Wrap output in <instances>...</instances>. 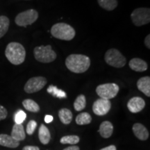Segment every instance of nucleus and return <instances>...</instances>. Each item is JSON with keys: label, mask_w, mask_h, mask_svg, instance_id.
I'll return each mask as SVG.
<instances>
[{"label": "nucleus", "mask_w": 150, "mask_h": 150, "mask_svg": "<svg viewBox=\"0 0 150 150\" xmlns=\"http://www.w3.org/2000/svg\"><path fill=\"white\" fill-rule=\"evenodd\" d=\"M99 150H117V149H116V147L115 145H112L108 146V147H106L102 148V149H101Z\"/></svg>", "instance_id": "34"}, {"label": "nucleus", "mask_w": 150, "mask_h": 150, "mask_svg": "<svg viewBox=\"0 0 150 150\" xmlns=\"http://www.w3.org/2000/svg\"><path fill=\"white\" fill-rule=\"evenodd\" d=\"M38 18V13L34 9H29L19 13L15 19V22L20 27H27L34 23Z\"/></svg>", "instance_id": "7"}, {"label": "nucleus", "mask_w": 150, "mask_h": 150, "mask_svg": "<svg viewBox=\"0 0 150 150\" xmlns=\"http://www.w3.org/2000/svg\"><path fill=\"white\" fill-rule=\"evenodd\" d=\"M86 99L84 95H80L76 97L74 102V108L76 111H81L86 108Z\"/></svg>", "instance_id": "24"}, {"label": "nucleus", "mask_w": 150, "mask_h": 150, "mask_svg": "<svg viewBox=\"0 0 150 150\" xmlns=\"http://www.w3.org/2000/svg\"><path fill=\"white\" fill-rule=\"evenodd\" d=\"M129 65L131 70L139 72H145L148 68L147 63L145 61L138 58H134L131 59L129 61Z\"/></svg>", "instance_id": "13"}, {"label": "nucleus", "mask_w": 150, "mask_h": 150, "mask_svg": "<svg viewBox=\"0 0 150 150\" xmlns=\"http://www.w3.org/2000/svg\"><path fill=\"white\" fill-rule=\"evenodd\" d=\"M22 150H40V148L37 146H25L23 147Z\"/></svg>", "instance_id": "30"}, {"label": "nucleus", "mask_w": 150, "mask_h": 150, "mask_svg": "<svg viewBox=\"0 0 150 150\" xmlns=\"http://www.w3.org/2000/svg\"><path fill=\"white\" fill-rule=\"evenodd\" d=\"M11 136L18 142L25 139L26 134L23 125L22 124H15L13 127Z\"/></svg>", "instance_id": "14"}, {"label": "nucleus", "mask_w": 150, "mask_h": 150, "mask_svg": "<svg viewBox=\"0 0 150 150\" xmlns=\"http://www.w3.org/2000/svg\"><path fill=\"white\" fill-rule=\"evenodd\" d=\"M33 54L36 61L43 63L53 62L57 57V54L52 50L51 45L36 47L33 50Z\"/></svg>", "instance_id": "4"}, {"label": "nucleus", "mask_w": 150, "mask_h": 150, "mask_svg": "<svg viewBox=\"0 0 150 150\" xmlns=\"http://www.w3.org/2000/svg\"><path fill=\"white\" fill-rule=\"evenodd\" d=\"M145 46L148 49H150V35H147L145 39Z\"/></svg>", "instance_id": "32"}, {"label": "nucleus", "mask_w": 150, "mask_h": 150, "mask_svg": "<svg viewBox=\"0 0 150 150\" xmlns=\"http://www.w3.org/2000/svg\"><path fill=\"white\" fill-rule=\"evenodd\" d=\"M10 20L5 16H0V38H2L8 30Z\"/></svg>", "instance_id": "23"}, {"label": "nucleus", "mask_w": 150, "mask_h": 150, "mask_svg": "<svg viewBox=\"0 0 150 150\" xmlns=\"http://www.w3.org/2000/svg\"><path fill=\"white\" fill-rule=\"evenodd\" d=\"M22 105L26 110H29L30 112H38L40 110V106L35 101L31 99H24L22 102Z\"/></svg>", "instance_id": "20"}, {"label": "nucleus", "mask_w": 150, "mask_h": 150, "mask_svg": "<svg viewBox=\"0 0 150 150\" xmlns=\"http://www.w3.org/2000/svg\"><path fill=\"white\" fill-rule=\"evenodd\" d=\"M97 1L102 8L108 11L114 10L118 4L117 0H97Z\"/></svg>", "instance_id": "21"}, {"label": "nucleus", "mask_w": 150, "mask_h": 150, "mask_svg": "<svg viewBox=\"0 0 150 150\" xmlns=\"http://www.w3.org/2000/svg\"><path fill=\"white\" fill-rule=\"evenodd\" d=\"M120 91L119 86L116 83H104L98 86L96 88L97 95L102 99H109L114 98Z\"/></svg>", "instance_id": "6"}, {"label": "nucleus", "mask_w": 150, "mask_h": 150, "mask_svg": "<svg viewBox=\"0 0 150 150\" xmlns=\"http://www.w3.org/2000/svg\"><path fill=\"white\" fill-rule=\"evenodd\" d=\"M37 127V122L35 120H30L27 125V133L31 136L33 134Z\"/></svg>", "instance_id": "28"}, {"label": "nucleus", "mask_w": 150, "mask_h": 150, "mask_svg": "<svg viewBox=\"0 0 150 150\" xmlns=\"http://www.w3.org/2000/svg\"><path fill=\"white\" fill-rule=\"evenodd\" d=\"M38 138L43 145H47L51 140V134L45 125H41L38 130Z\"/></svg>", "instance_id": "18"}, {"label": "nucleus", "mask_w": 150, "mask_h": 150, "mask_svg": "<svg viewBox=\"0 0 150 150\" xmlns=\"http://www.w3.org/2000/svg\"><path fill=\"white\" fill-rule=\"evenodd\" d=\"M47 83L45 77L43 76H35L29 79L24 86V90L27 93H34L40 91L45 86Z\"/></svg>", "instance_id": "9"}, {"label": "nucleus", "mask_w": 150, "mask_h": 150, "mask_svg": "<svg viewBox=\"0 0 150 150\" xmlns=\"http://www.w3.org/2000/svg\"><path fill=\"white\" fill-rule=\"evenodd\" d=\"M59 117L61 122L64 125H69L72 120V112L67 108H61L59 111Z\"/></svg>", "instance_id": "19"}, {"label": "nucleus", "mask_w": 150, "mask_h": 150, "mask_svg": "<svg viewBox=\"0 0 150 150\" xmlns=\"http://www.w3.org/2000/svg\"><path fill=\"white\" fill-rule=\"evenodd\" d=\"M145 102L140 97H134L130 99L127 103V108L133 113L139 112L145 108Z\"/></svg>", "instance_id": "11"}, {"label": "nucleus", "mask_w": 150, "mask_h": 150, "mask_svg": "<svg viewBox=\"0 0 150 150\" xmlns=\"http://www.w3.org/2000/svg\"><path fill=\"white\" fill-rule=\"evenodd\" d=\"M53 120H54L53 116L50 115H45V122L46 123L52 122L53 121Z\"/></svg>", "instance_id": "31"}, {"label": "nucleus", "mask_w": 150, "mask_h": 150, "mask_svg": "<svg viewBox=\"0 0 150 150\" xmlns=\"http://www.w3.org/2000/svg\"><path fill=\"white\" fill-rule=\"evenodd\" d=\"M7 115H8L7 110L3 106L0 105V121L6 119L7 117Z\"/></svg>", "instance_id": "29"}, {"label": "nucleus", "mask_w": 150, "mask_h": 150, "mask_svg": "<svg viewBox=\"0 0 150 150\" xmlns=\"http://www.w3.org/2000/svg\"><path fill=\"white\" fill-rule=\"evenodd\" d=\"M131 18L136 27L147 24L150 22V9L149 8H136L131 13Z\"/></svg>", "instance_id": "8"}, {"label": "nucleus", "mask_w": 150, "mask_h": 150, "mask_svg": "<svg viewBox=\"0 0 150 150\" xmlns=\"http://www.w3.org/2000/svg\"><path fill=\"white\" fill-rule=\"evenodd\" d=\"M137 87L140 92L144 93L146 96L150 97V77L144 76L137 81Z\"/></svg>", "instance_id": "16"}, {"label": "nucleus", "mask_w": 150, "mask_h": 150, "mask_svg": "<svg viewBox=\"0 0 150 150\" xmlns=\"http://www.w3.org/2000/svg\"><path fill=\"white\" fill-rule=\"evenodd\" d=\"M80 138L78 136H75V135H72V136H65L62 137L60 140V142L63 145H66V144H70V145H75L77 144L79 142Z\"/></svg>", "instance_id": "26"}, {"label": "nucleus", "mask_w": 150, "mask_h": 150, "mask_svg": "<svg viewBox=\"0 0 150 150\" xmlns=\"http://www.w3.org/2000/svg\"><path fill=\"white\" fill-rule=\"evenodd\" d=\"M26 117H27V114L25 113V112H24L22 110H18L15 115V122L16 124H22L25 120Z\"/></svg>", "instance_id": "27"}, {"label": "nucleus", "mask_w": 150, "mask_h": 150, "mask_svg": "<svg viewBox=\"0 0 150 150\" xmlns=\"http://www.w3.org/2000/svg\"><path fill=\"white\" fill-rule=\"evenodd\" d=\"M0 145L9 148H16L20 145V142L13 139L9 135L0 134Z\"/></svg>", "instance_id": "17"}, {"label": "nucleus", "mask_w": 150, "mask_h": 150, "mask_svg": "<svg viewBox=\"0 0 150 150\" xmlns=\"http://www.w3.org/2000/svg\"><path fill=\"white\" fill-rule=\"evenodd\" d=\"M111 108V102L108 99H98L93 103V110L95 115L99 116L105 115L109 112Z\"/></svg>", "instance_id": "10"}, {"label": "nucleus", "mask_w": 150, "mask_h": 150, "mask_svg": "<svg viewBox=\"0 0 150 150\" xmlns=\"http://www.w3.org/2000/svg\"><path fill=\"white\" fill-rule=\"evenodd\" d=\"M98 132L104 138H108L113 132V125L109 121H104L99 126Z\"/></svg>", "instance_id": "15"}, {"label": "nucleus", "mask_w": 150, "mask_h": 150, "mask_svg": "<svg viewBox=\"0 0 150 150\" xmlns=\"http://www.w3.org/2000/svg\"><path fill=\"white\" fill-rule=\"evenodd\" d=\"M51 33L53 37L62 40H71L74 38L76 31L74 28L69 24L63 23H57L52 26Z\"/></svg>", "instance_id": "3"}, {"label": "nucleus", "mask_w": 150, "mask_h": 150, "mask_svg": "<svg viewBox=\"0 0 150 150\" xmlns=\"http://www.w3.org/2000/svg\"><path fill=\"white\" fill-rule=\"evenodd\" d=\"M91 122L92 117L88 112H81L76 117V123L79 125H89Z\"/></svg>", "instance_id": "22"}, {"label": "nucleus", "mask_w": 150, "mask_h": 150, "mask_svg": "<svg viewBox=\"0 0 150 150\" xmlns=\"http://www.w3.org/2000/svg\"><path fill=\"white\" fill-rule=\"evenodd\" d=\"M135 136L140 140H147L149 138V134L147 128L140 123H135L132 127Z\"/></svg>", "instance_id": "12"}, {"label": "nucleus", "mask_w": 150, "mask_h": 150, "mask_svg": "<svg viewBox=\"0 0 150 150\" xmlns=\"http://www.w3.org/2000/svg\"><path fill=\"white\" fill-rule=\"evenodd\" d=\"M65 65L71 72L80 74L88 70L91 65V59L83 54H71L65 60Z\"/></svg>", "instance_id": "1"}, {"label": "nucleus", "mask_w": 150, "mask_h": 150, "mask_svg": "<svg viewBox=\"0 0 150 150\" xmlns=\"http://www.w3.org/2000/svg\"><path fill=\"white\" fill-rule=\"evenodd\" d=\"M5 55L12 64L16 65H20L25 60V49L20 43L16 42H10L6 48Z\"/></svg>", "instance_id": "2"}, {"label": "nucleus", "mask_w": 150, "mask_h": 150, "mask_svg": "<svg viewBox=\"0 0 150 150\" xmlns=\"http://www.w3.org/2000/svg\"><path fill=\"white\" fill-rule=\"evenodd\" d=\"M47 91L50 94H51L52 95H53L54 97H58V98H65L67 97L65 92L61 89H59L56 86L52 85L49 86L48 88L47 89Z\"/></svg>", "instance_id": "25"}, {"label": "nucleus", "mask_w": 150, "mask_h": 150, "mask_svg": "<svg viewBox=\"0 0 150 150\" xmlns=\"http://www.w3.org/2000/svg\"><path fill=\"white\" fill-rule=\"evenodd\" d=\"M106 63L110 66L121 68L126 65L127 59L121 52L116 49H110L106 52L104 56Z\"/></svg>", "instance_id": "5"}, {"label": "nucleus", "mask_w": 150, "mask_h": 150, "mask_svg": "<svg viewBox=\"0 0 150 150\" xmlns=\"http://www.w3.org/2000/svg\"><path fill=\"white\" fill-rule=\"evenodd\" d=\"M63 150H80L79 147L76 145H72V146H70V147L65 148Z\"/></svg>", "instance_id": "33"}]
</instances>
